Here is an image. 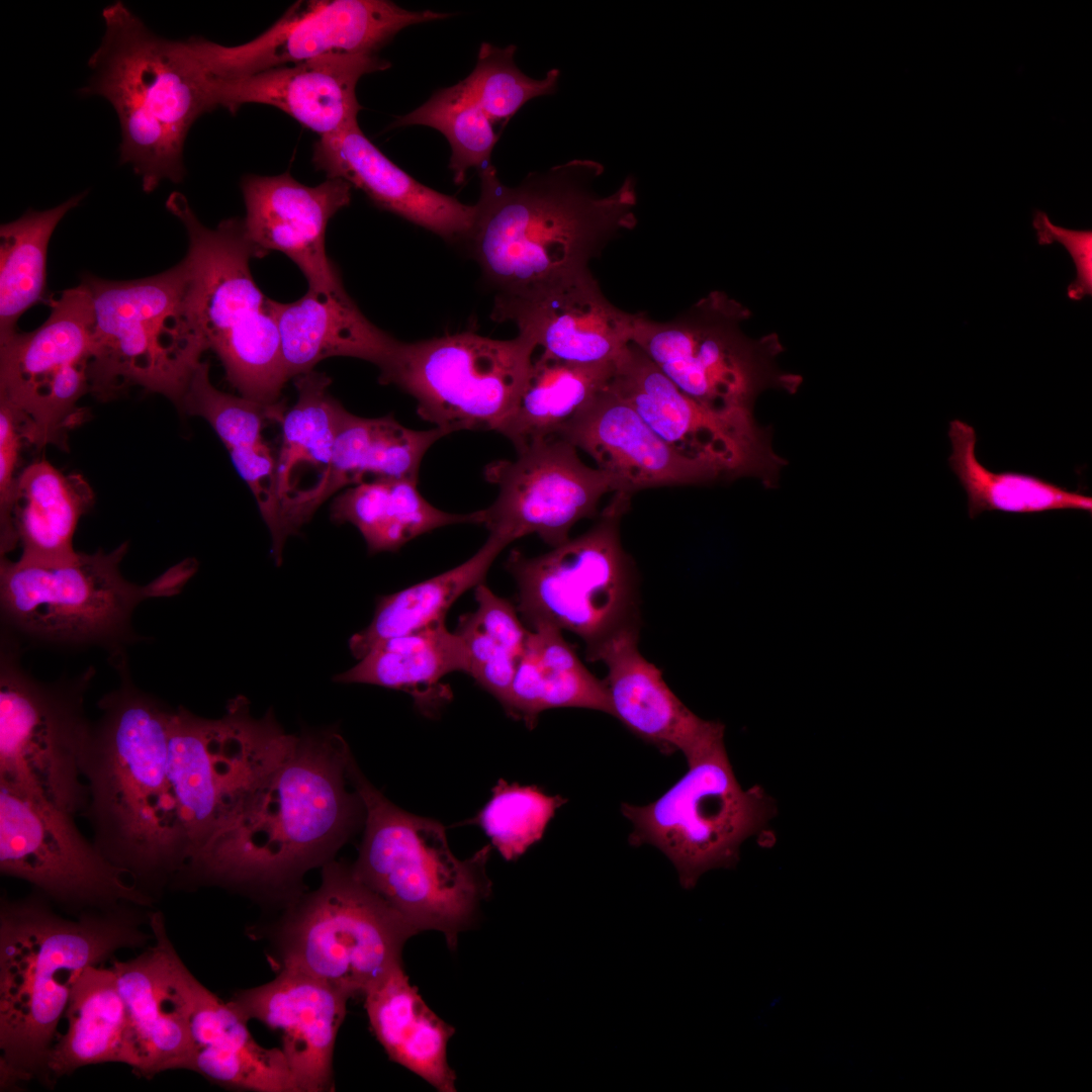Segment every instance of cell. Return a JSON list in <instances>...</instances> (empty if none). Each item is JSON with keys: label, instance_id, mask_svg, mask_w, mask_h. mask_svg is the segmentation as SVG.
<instances>
[{"label": "cell", "instance_id": "f1b7e54d", "mask_svg": "<svg viewBox=\"0 0 1092 1092\" xmlns=\"http://www.w3.org/2000/svg\"><path fill=\"white\" fill-rule=\"evenodd\" d=\"M312 163L327 178L347 181L377 207L445 241L467 244L470 238L476 205L464 204L414 179L366 138L358 122L320 138L313 146Z\"/></svg>", "mask_w": 1092, "mask_h": 1092}, {"label": "cell", "instance_id": "4316f807", "mask_svg": "<svg viewBox=\"0 0 1092 1092\" xmlns=\"http://www.w3.org/2000/svg\"><path fill=\"white\" fill-rule=\"evenodd\" d=\"M639 629L621 631L586 658L607 666L612 716L663 754L680 751L688 762L724 741V725L703 720L674 695L661 670L641 654Z\"/></svg>", "mask_w": 1092, "mask_h": 1092}, {"label": "cell", "instance_id": "f6af8a7d", "mask_svg": "<svg viewBox=\"0 0 1092 1092\" xmlns=\"http://www.w3.org/2000/svg\"><path fill=\"white\" fill-rule=\"evenodd\" d=\"M408 125L433 127L447 139L451 147L449 168L457 185L465 181L469 169L480 172L491 166L499 134L460 83L438 90L420 107L398 116L390 127Z\"/></svg>", "mask_w": 1092, "mask_h": 1092}, {"label": "cell", "instance_id": "f907efd6", "mask_svg": "<svg viewBox=\"0 0 1092 1092\" xmlns=\"http://www.w3.org/2000/svg\"><path fill=\"white\" fill-rule=\"evenodd\" d=\"M474 590L477 609L472 615L477 625L520 659L529 629L520 620L518 610L484 583L475 586Z\"/></svg>", "mask_w": 1092, "mask_h": 1092}, {"label": "cell", "instance_id": "1f68e13d", "mask_svg": "<svg viewBox=\"0 0 1092 1092\" xmlns=\"http://www.w3.org/2000/svg\"><path fill=\"white\" fill-rule=\"evenodd\" d=\"M272 307L288 379L334 356L362 359L380 368L397 343L362 313L344 286L308 289L293 302L272 300Z\"/></svg>", "mask_w": 1092, "mask_h": 1092}, {"label": "cell", "instance_id": "ac0fdd59", "mask_svg": "<svg viewBox=\"0 0 1092 1092\" xmlns=\"http://www.w3.org/2000/svg\"><path fill=\"white\" fill-rule=\"evenodd\" d=\"M452 13L408 11L386 0L297 1L267 30L238 46L185 40L208 79H238L331 54L376 55L406 26Z\"/></svg>", "mask_w": 1092, "mask_h": 1092}, {"label": "cell", "instance_id": "484cf974", "mask_svg": "<svg viewBox=\"0 0 1092 1092\" xmlns=\"http://www.w3.org/2000/svg\"><path fill=\"white\" fill-rule=\"evenodd\" d=\"M558 437L594 459L615 495L630 499L645 488L722 480L669 447L610 384Z\"/></svg>", "mask_w": 1092, "mask_h": 1092}, {"label": "cell", "instance_id": "5bb4252c", "mask_svg": "<svg viewBox=\"0 0 1092 1092\" xmlns=\"http://www.w3.org/2000/svg\"><path fill=\"white\" fill-rule=\"evenodd\" d=\"M417 932L345 864L323 866L318 888L288 913L278 935L281 969L314 978L350 998L401 965Z\"/></svg>", "mask_w": 1092, "mask_h": 1092}, {"label": "cell", "instance_id": "ba28073f", "mask_svg": "<svg viewBox=\"0 0 1092 1092\" xmlns=\"http://www.w3.org/2000/svg\"><path fill=\"white\" fill-rule=\"evenodd\" d=\"M166 208L184 225L194 313L208 350L220 360L228 381L242 396L262 404L279 403L288 380L272 299L256 284L250 269L263 257L248 239L243 218L205 226L180 192Z\"/></svg>", "mask_w": 1092, "mask_h": 1092}, {"label": "cell", "instance_id": "836d02e7", "mask_svg": "<svg viewBox=\"0 0 1092 1092\" xmlns=\"http://www.w3.org/2000/svg\"><path fill=\"white\" fill-rule=\"evenodd\" d=\"M555 708H581L612 715L604 680L580 661L562 630L540 622L528 631L504 709L534 729L539 715Z\"/></svg>", "mask_w": 1092, "mask_h": 1092}, {"label": "cell", "instance_id": "d4e9b609", "mask_svg": "<svg viewBox=\"0 0 1092 1092\" xmlns=\"http://www.w3.org/2000/svg\"><path fill=\"white\" fill-rule=\"evenodd\" d=\"M156 944L136 959L114 962L117 987L127 1011L135 1072L145 1077L189 1069L190 985L194 976L170 942L163 916L151 915Z\"/></svg>", "mask_w": 1092, "mask_h": 1092}, {"label": "cell", "instance_id": "7c38bea8", "mask_svg": "<svg viewBox=\"0 0 1092 1092\" xmlns=\"http://www.w3.org/2000/svg\"><path fill=\"white\" fill-rule=\"evenodd\" d=\"M630 498L614 495L598 522L549 552L514 550L505 562L529 627L548 623L580 637L586 653L623 630L639 627L638 576L620 538Z\"/></svg>", "mask_w": 1092, "mask_h": 1092}, {"label": "cell", "instance_id": "7bdbcfd3", "mask_svg": "<svg viewBox=\"0 0 1092 1092\" xmlns=\"http://www.w3.org/2000/svg\"><path fill=\"white\" fill-rule=\"evenodd\" d=\"M455 671L468 672L467 650L441 619L380 643L334 680L405 691L419 700L420 688H431Z\"/></svg>", "mask_w": 1092, "mask_h": 1092}, {"label": "cell", "instance_id": "7402d4cb", "mask_svg": "<svg viewBox=\"0 0 1092 1092\" xmlns=\"http://www.w3.org/2000/svg\"><path fill=\"white\" fill-rule=\"evenodd\" d=\"M637 313L609 301L586 269L525 291L495 293L491 317L513 323L552 358L598 364L615 362L632 343Z\"/></svg>", "mask_w": 1092, "mask_h": 1092}, {"label": "cell", "instance_id": "e575fe53", "mask_svg": "<svg viewBox=\"0 0 1092 1092\" xmlns=\"http://www.w3.org/2000/svg\"><path fill=\"white\" fill-rule=\"evenodd\" d=\"M180 411L204 419L214 430L260 508L277 499V455L264 440L266 420L280 421L281 402L266 405L223 392L211 383L209 363L201 361L182 398Z\"/></svg>", "mask_w": 1092, "mask_h": 1092}, {"label": "cell", "instance_id": "277c9868", "mask_svg": "<svg viewBox=\"0 0 1092 1092\" xmlns=\"http://www.w3.org/2000/svg\"><path fill=\"white\" fill-rule=\"evenodd\" d=\"M119 905L72 921L36 897L0 909L1 1086L46 1072L59 1019L89 966L148 938Z\"/></svg>", "mask_w": 1092, "mask_h": 1092}, {"label": "cell", "instance_id": "d590c367", "mask_svg": "<svg viewBox=\"0 0 1092 1092\" xmlns=\"http://www.w3.org/2000/svg\"><path fill=\"white\" fill-rule=\"evenodd\" d=\"M66 1033L52 1046L46 1072L56 1077L94 1064L136 1065L127 1011L113 969L87 967L76 980Z\"/></svg>", "mask_w": 1092, "mask_h": 1092}, {"label": "cell", "instance_id": "816d5d0a", "mask_svg": "<svg viewBox=\"0 0 1092 1092\" xmlns=\"http://www.w3.org/2000/svg\"><path fill=\"white\" fill-rule=\"evenodd\" d=\"M1032 224L1039 245L1061 243L1074 261L1077 276L1068 286L1069 298L1081 300L1085 295H1092V231L1058 226L1041 210L1034 211Z\"/></svg>", "mask_w": 1092, "mask_h": 1092}, {"label": "cell", "instance_id": "ffe728a7", "mask_svg": "<svg viewBox=\"0 0 1092 1092\" xmlns=\"http://www.w3.org/2000/svg\"><path fill=\"white\" fill-rule=\"evenodd\" d=\"M610 388L682 457L722 480L754 477L776 487L787 462L776 452L769 427L755 419L716 415L681 392L648 357L630 344L615 362Z\"/></svg>", "mask_w": 1092, "mask_h": 1092}, {"label": "cell", "instance_id": "681fc988", "mask_svg": "<svg viewBox=\"0 0 1092 1092\" xmlns=\"http://www.w3.org/2000/svg\"><path fill=\"white\" fill-rule=\"evenodd\" d=\"M26 443L23 423L8 403L0 400V551L1 556L18 544L12 511L20 471L21 449Z\"/></svg>", "mask_w": 1092, "mask_h": 1092}, {"label": "cell", "instance_id": "f546056e", "mask_svg": "<svg viewBox=\"0 0 1092 1092\" xmlns=\"http://www.w3.org/2000/svg\"><path fill=\"white\" fill-rule=\"evenodd\" d=\"M449 434L437 427L412 430L391 416L367 419L345 410L329 468L320 483L285 512L283 533L296 534L325 500L347 486L391 479L418 483L423 457Z\"/></svg>", "mask_w": 1092, "mask_h": 1092}, {"label": "cell", "instance_id": "bcb514c9", "mask_svg": "<svg viewBox=\"0 0 1092 1092\" xmlns=\"http://www.w3.org/2000/svg\"><path fill=\"white\" fill-rule=\"evenodd\" d=\"M537 786L498 780L491 797L469 821L479 825L507 860H514L539 841L556 810L566 803Z\"/></svg>", "mask_w": 1092, "mask_h": 1092}, {"label": "cell", "instance_id": "b9f144b4", "mask_svg": "<svg viewBox=\"0 0 1092 1092\" xmlns=\"http://www.w3.org/2000/svg\"><path fill=\"white\" fill-rule=\"evenodd\" d=\"M951 443L948 465L968 497V515L975 519L983 512L1038 514L1051 511L1092 513V497L1069 490L1037 475L993 472L977 458L975 429L961 421L949 422Z\"/></svg>", "mask_w": 1092, "mask_h": 1092}, {"label": "cell", "instance_id": "c3c4849f", "mask_svg": "<svg viewBox=\"0 0 1092 1092\" xmlns=\"http://www.w3.org/2000/svg\"><path fill=\"white\" fill-rule=\"evenodd\" d=\"M455 632L462 638L467 650V674L504 708L509 699L519 658L482 631L472 613L460 618Z\"/></svg>", "mask_w": 1092, "mask_h": 1092}, {"label": "cell", "instance_id": "8fae6325", "mask_svg": "<svg viewBox=\"0 0 1092 1092\" xmlns=\"http://www.w3.org/2000/svg\"><path fill=\"white\" fill-rule=\"evenodd\" d=\"M295 740L273 713L255 718L242 696L218 719L174 710L168 779L184 864L237 815Z\"/></svg>", "mask_w": 1092, "mask_h": 1092}, {"label": "cell", "instance_id": "44dd1931", "mask_svg": "<svg viewBox=\"0 0 1092 1092\" xmlns=\"http://www.w3.org/2000/svg\"><path fill=\"white\" fill-rule=\"evenodd\" d=\"M484 476L498 494L482 510V525L512 542L536 534L552 548L570 538L578 521L598 515L601 498L612 492L606 474L557 436L531 443L514 460L490 462Z\"/></svg>", "mask_w": 1092, "mask_h": 1092}, {"label": "cell", "instance_id": "2e32d148", "mask_svg": "<svg viewBox=\"0 0 1092 1092\" xmlns=\"http://www.w3.org/2000/svg\"><path fill=\"white\" fill-rule=\"evenodd\" d=\"M51 312L31 332L0 343V400L19 415L26 443L67 445L70 429L84 419L79 406L90 392L93 307L87 285L66 289L50 301Z\"/></svg>", "mask_w": 1092, "mask_h": 1092}, {"label": "cell", "instance_id": "d6a6232c", "mask_svg": "<svg viewBox=\"0 0 1092 1092\" xmlns=\"http://www.w3.org/2000/svg\"><path fill=\"white\" fill-rule=\"evenodd\" d=\"M370 1026L388 1057L440 1092H455L447 1061L454 1028L437 1016L410 983L402 964L365 994Z\"/></svg>", "mask_w": 1092, "mask_h": 1092}, {"label": "cell", "instance_id": "83f0119b", "mask_svg": "<svg viewBox=\"0 0 1092 1092\" xmlns=\"http://www.w3.org/2000/svg\"><path fill=\"white\" fill-rule=\"evenodd\" d=\"M349 999L314 978L281 969L272 981L238 993L231 1002L248 1020L281 1031L297 1092H324L334 1087V1049Z\"/></svg>", "mask_w": 1092, "mask_h": 1092}, {"label": "cell", "instance_id": "d6986e66", "mask_svg": "<svg viewBox=\"0 0 1092 1092\" xmlns=\"http://www.w3.org/2000/svg\"><path fill=\"white\" fill-rule=\"evenodd\" d=\"M73 814L0 784V870L53 899L112 908L150 906L152 897L111 862L76 826Z\"/></svg>", "mask_w": 1092, "mask_h": 1092}, {"label": "cell", "instance_id": "8992f818", "mask_svg": "<svg viewBox=\"0 0 1092 1092\" xmlns=\"http://www.w3.org/2000/svg\"><path fill=\"white\" fill-rule=\"evenodd\" d=\"M93 307L90 393L109 400L131 387L178 408L208 350L191 298L185 258L159 274L125 281L86 275Z\"/></svg>", "mask_w": 1092, "mask_h": 1092}, {"label": "cell", "instance_id": "6da1fadb", "mask_svg": "<svg viewBox=\"0 0 1092 1092\" xmlns=\"http://www.w3.org/2000/svg\"><path fill=\"white\" fill-rule=\"evenodd\" d=\"M352 760L337 730L296 735L286 757L181 872L216 884L282 889L324 866L364 811L355 788H347Z\"/></svg>", "mask_w": 1092, "mask_h": 1092}, {"label": "cell", "instance_id": "ab89813d", "mask_svg": "<svg viewBox=\"0 0 1092 1092\" xmlns=\"http://www.w3.org/2000/svg\"><path fill=\"white\" fill-rule=\"evenodd\" d=\"M94 493L79 474H65L47 460L20 470L12 519L21 557L55 559L75 552L73 537Z\"/></svg>", "mask_w": 1092, "mask_h": 1092}, {"label": "cell", "instance_id": "8d00e7d4", "mask_svg": "<svg viewBox=\"0 0 1092 1092\" xmlns=\"http://www.w3.org/2000/svg\"><path fill=\"white\" fill-rule=\"evenodd\" d=\"M332 379L313 370L294 378L295 403L281 416V444L277 454L279 520L311 491L326 474L334 451L344 406L331 395Z\"/></svg>", "mask_w": 1092, "mask_h": 1092}, {"label": "cell", "instance_id": "ee69618b", "mask_svg": "<svg viewBox=\"0 0 1092 1092\" xmlns=\"http://www.w3.org/2000/svg\"><path fill=\"white\" fill-rule=\"evenodd\" d=\"M86 196L47 209H28L0 226V343L16 332L19 317L43 296L50 240L62 218Z\"/></svg>", "mask_w": 1092, "mask_h": 1092}, {"label": "cell", "instance_id": "52a82bcc", "mask_svg": "<svg viewBox=\"0 0 1092 1092\" xmlns=\"http://www.w3.org/2000/svg\"><path fill=\"white\" fill-rule=\"evenodd\" d=\"M349 777L361 798L365 819L354 874L417 933L440 931L453 948L491 893L486 874L490 845L459 859L440 822L391 803L353 760Z\"/></svg>", "mask_w": 1092, "mask_h": 1092}, {"label": "cell", "instance_id": "603a6c76", "mask_svg": "<svg viewBox=\"0 0 1092 1092\" xmlns=\"http://www.w3.org/2000/svg\"><path fill=\"white\" fill-rule=\"evenodd\" d=\"M241 188L246 206L243 218L248 239L263 255L278 251L302 272L309 289L329 291L343 286L336 265L326 252L330 219L348 206L352 186L327 178L310 187L288 172L276 176L247 175Z\"/></svg>", "mask_w": 1092, "mask_h": 1092}, {"label": "cell", "instance_id": "3957f363", "mask_svg": "<svg viewBox=\"0 0 1092 1092\" xmlns=\"http://www.w3.org/2000/svg\"><path fill=\"white\" fill-rule=\"evenodd\" d=\"M98 707L83 760V815L111 862L159 883L183 864L168 779L174 710L127 679Z\"/></svg>", "mask_w": 1092, "mask_h": 1092}, {"label": "cell", "instance_id": "30bf717a", "mask_svg": "<svg viewBox=\"0 0 1092 1092\" xmlns=\"http://www.w3.org/2000/svg\"><path fill=\"white\" fill-rule=\"evenodd\" d=\"M123 542L110 552L55 559L1 557L0 603L6 622L38 640L59 644L108 642L125 635L143 601L178 593L197 569L185 559L145 585L126 580Z\"/></svg>", "mask_w": 1092, "mask_h": 1092}, {"label": "cell", "instance_id": "e0dca14e", "mask_svg": "<svg viewBox=\"0 0 1092 1092\" xmlns=\"http://www.w3.org/2000/svg\"><path fill=\"white\" fill-rule=\"evenodd\" d=\"M91 723L83 687H49L29 677L12 653L0 668V784L76 814L88 790L82 780Z\"/></svg>", "mask_w": 1092, "mask_h": 1092}, {"label": "cell", "instance_id": "9a60e30c", "mask_svg": "<svg viewBox=\"0 0 1092 1092\" xmlns=\"http://www.w3.org/2000/svg\"><path fill=\"white\" fill-rule=\"evenodd\" d=\"M536 348L521 334L497 340L468 331L397 341L378 381L412 395L418 415L437 428L497 431L521 396Z\"/></svg>", "mask_w": 1092, "mask_h": 1092}, {"label": "cell", "instance_id": "5b68a950", "mask_svg": "<svg viewBox=\"0 0 1092 1092\" xmlns=\"http://www.w3.org/2000/svg\"><path fill=\"white\" fill-rule=\"evenodd\" d=\"M105 32L80 89L114 108L121 129L119 163L129 164L144 192L183 181V151L194 121L213 110L202 69L185 40L155 34L121 1L102 10Z\"/></svg>", "mask_w": 1092, "mask_h": 1092}, {"label": "cell", "instance_id": "74e56055", "mask_svg": "<svg viewBox=\"0 0 1092 1092\" xmlns=\"http://www.w3.org/2000/svg\"><path fill=\"white\" fill-rule=\"evenodd\" d=\"M615 362L577 364L541 353L533 359L514 411L496 432L517 452L533 442L558 437L609 386Z\"/></svg>", "mask_w": 1092, "mask_h": 1092}, {"label": "cell", "instance_id": "7a4b0ae2", "mask_svg": "<svg viewBox=\"0 0 1092 1092\" xmlns=\"http://www.w3.org/2000/svg\"><path fill=\"white\" fill-rule=\"evenodd\" d=\"M602 173L595 161L573 160L509 187L492 165L479 172L480 197L466 245L496 293L589 269L613 239L635 226L634 179L599 196L590 185Z\"/></svg>", "mask_w": 1092, "mask_h": 1092}, {"label": "cell", "instance_id": "4fadbf2b", "mask_svg": "<svg viewBox=\"0 0 1092 1092\" xmlns=\"http://www.w3.org/2000/svg\"><path fill=\"white\" fill-rule=\"evenodd\" d=\"M687 763L686 774L658 799L623 803L621 811L633 825L629 843L658 848L689 890L710 870L734 868L741 844L767 826L777 805L759 786L742 789L724 741Z\"/></svg>", "mask_w": 1092, "mask_h": 1092}, {"label": "cell", "instance_id": "9c48e42d", "mask_svg": "<svg viewBox=\"0 0 1092 1092\" xmlns=\"http://www.w3.org/2000/svg\"><path fill=\"white\" fill-rule=\"evenodd\" d=\"M750 311L721 291H712L666 322L638 312L632 344L681 392L710 412L730 419H755L764 391L795 393L802 377L779 367L784 351L776 334L746 336Z\"/></svg>", "mask_w": 1092, "mask_h": 1092}, {"label": "cell", "instance_id": "60d3db41", "mask_svg": "<svg viewBox=\"0 0 1092 1092\" xmlns=\"http://www.w3.org/2000/svg\"><path fill=\"white\" fill-rule=\"evenodd\" d=\"M510 543L507 536L489 532L482 547L460 565L379 598L370 624L349 640L354 657L359 660L386 640L445 619L458 598L483 583L493 561Z\"/></svg>", "mask_w": 1092, "mask_h": 1092}, {"label": "cell", "instance_id": "f35d334b", "mask_svg": "<svg viewBox=\"0 0 1092 1092\" xmlns=\"http://www.w3.org/2000/svg\"><path fill=\"white\" fill-rule=\"evenodd\" d=\"M403 479L377 480L346 488L334 498L331 518L350 523L363 536L370 554L394 552L413 539L441 527L482 525V510L451 514L433 507Z\"/></svg>", "mask_w": 1092, "mask_h": 1092}, {"label": "cell", "instance_id": "4dcf8cb0", "mask_svg": "<svg viewBox=\"0 0 1092 1092\" xmlns=\"http://www.w3.org/2000/svg\"><path fill=\"white\" fill-rule=\"evenodd\" d=\"M191 1071L225 1088L257 1092H297L280 1049L260 1045L248 1019L194 979L190 986Z\"/></svg>", "mask_w": 1092, "mask_h": 1092}, {"label": "cell", "instance_id": "cb8c5ba5", "mask_svg": "<svg viewBox=\"0 0 1092 1092\" xmlns=\"http://www.w3.org/2000/svg\"><path fill=\"white\" fill-rule=\"evenodd\" d=\"M389 67L378 54H331L238 79L205 80L213 109L271 105L322 138L357 122L359 79Z\"/></svg>", "mask_w": 1092, "mask_h": 1092}, {"label": "cell", "instance_id": "7dc6e473", "mask_svg": "<svg viewBox=\"0 0 1092 1092\" xmlns=\"http://www.w3.org/2000/svg\"><path fill=\"white\" fill-rule=\"evenodd\" d=\"M515 44L498 48L482 42L475 68L460 85L491 122L504 125L528 101L556 92L560 72L551 69L541 80L520 71L514 62Z\"/></svg>", "mask_w": 1092, "mask_h": 1092}]
</instances>
